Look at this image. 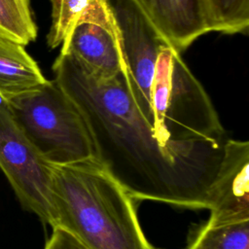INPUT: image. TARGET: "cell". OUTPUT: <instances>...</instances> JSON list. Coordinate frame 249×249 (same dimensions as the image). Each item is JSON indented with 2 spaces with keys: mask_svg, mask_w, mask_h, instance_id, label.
<instances>
[{
  "mask_svg": "<svg viewBox=\"0 0 249 249\" xmlns=\"http://www.w3.org/2000/svg\"><path fill=\"white\" fill-rule=\"evenodd\" d=\"M37 25L29 0H0V38L26 46L35 41Z\"/></svg>",
  "mask_w": 249,
  "mask_h": 249,
  "instance_id": "cell-10",
  "label": "cell"
},
{
  "mask_svg": "<svg viewBox=\"0 0 249 249\" xmlns=\"http://www.w3.org/2000/svg\"><path fill=\"white\" fill-rule=\"evenodd\" d=\"M52 5V23L47 36L51 49L61 45L67 30L83 8L86 0H50Z\"/></svg>",
  "mask_w": 249,
  "mask_h": 249,
  "instance_id": "cell-13",
  "label": "cell"
},
{
  "mask_svg": "<svg viewBox=\"0 0 249 249\" xmlns=\"http://www.w3.org/2000/svg\"><path fill=\"white\" fill-rule=\"evenodd\" d=\"M167 41L180 53L209 32L202 0H137Z\"/></svg>",
  "mask_w": 249,
  "mask_h": 249,
  "instance_id": "cell-8",
  "label": "cell"
},
{
  "mask_svg": "<svg viewBox=\"0 0 249 249\" xmlns=\"http://www.w3.org/2000/svg\"><path fill=\"white\" fill-rule=\"evenodd\" d=\"M44 249H88L77 238L61 228L54 227Z\"/></svg>",
  "mask_w": 249,
  "mask_h": 249,
  "instance_id": "cell-14",
  "label": "cell"
},
{
  "mask_svg": "<svg viewBox=\"0 0 249 249\" xmlns=\"http://www.w3.org/2000/svg\"><path fill=\"white\" fill-rule=\"evenodd\" d=\"M209 32L247 33L249 0H202Z\"/></svg>",
  "mask_w": 249,
  "mask_h": 249,
  "instance_id": "cell-11",
  "label": "cell"
},
{
  "mask_svg": "<svg viewBox=\"0 0 249 249\" xmlns=\"http://www.w3.org/2000/svg\"><path fill=\"white\" fill-rule=\"evenodd\" d=\"M53 167L26 137L7 106L1 104L0 170L21 206L50 226Z\"/></svg>",
  "mask_w": 249,
  "mask_h": 249,
  "instance_id": "cell-5",
  "label": "cell"
},
{
  "mask_svg": "<svg viewBox=\"0 0 249 249\" xmlns=\"http://www.w3.org/2000/svg\"><path fill=\"white\" fill-rule=\"evenodd\" d=\"M249 142L228 138L223 158L210 187L207 226L249 221Z\"/></svg>",
  "mask_w": 249,
  "mask_h": 249,
  "instance_id": "cell-7",
  "label": "cell"
},
{
  "mask_svg": "<svg viewBox=\"0 0 249 249\" xmlns=\"http://www.w3.org/2000/svg\"><path fill=\"white\" fill-rule=\"evenodd\" d=\"M26 137L53 165L95 159L89 125L54 80L4 102Z\"/></svg>",
  "mask_w": 249,
  "mask_h": 249,
  "instance_id": "cell-3",
  "label": "cell"
},
{
  "mask_svg": "<svg viewBox=\"0 0 249 249\" xmlns=\"http://www.w3.org/2000/svg\"><path fill=\"white\" fill-rule=\"evenodd\" d=\"M53 80L73 99L90 130L95 160L133 197L206 208L219 167L163 142L138 108L126 75L96 81L59 54Z\"/></svg>",
  "mask_w": 249,
  "mask_h": 249,
  "instance_id": "cell-1",
  "label": "cell"
},
{
  "mask_svg": "<svg viewBox=\"0 0 249 249\" xmlns=\"http://www.w3.org/2000/svg\"><path fill=\"white\" fill-rule=\"evenodd\" d=\"M188 249H249V221L222 226L204 225Z\"/></svg>",
  "mask_w": 249,
  "mask_h": 249,
  "instance_id": "cell-12",
  "label": "cell"
},
{
  "mask_svg": "<svg viewBox=\"0 0 249 249\" xmlns=\"http://www.w3.org/2000/svg\"><path fill=\"white\" fill-rule=\"evenodd\" d=\"M47 81L24 46L0 38V97L4 102Z\"/></svg>",
  "mask_w": 249,
  "mask_h": 249,
  "instance_id": "cell-9",
  "label": "cell"
},
{
  "mask_svg": "<svg viewBox=\"0 0 249 249\" xmlns=\"http://www.w3.org/2000/svg\"><path fill=\"white\" fill-rule=\"evenodd\" d=\"M3 103H4V101H3V100H2V98L0 97V105H1V104H3Z\"/></svg>",
  "mask_w": 249,
  "mask_h": 249,
  "instance_id": "cell-15",
  "label": "cell"
},
{
  "mask_svg": "<svg viewBox=\"0 0 249 249\" xmlns=\"http://www.w3.org/2000/svg\"><path fill=\"white\" fill-rule=\"evenodd\" d=\"M152 249H158V248H154V247H153V246H152Z\"/></svg>",
  "mask_w": 249,
  "mask_h": 249,
  "instance_id": "cell-16",
  "label": "cell"
},
{
  "mask_svg": "<svg viewBox=\"0 0 249 249\" xmlns=\"http://www.w3.org/2000/svg\"><path fill=\"white\" fill-rule=\"evenodd\" d=\"M118 23L128 70L129 88L153 125L151 89L159 53L171 46L137 0H107Z\"/></svg>",
  "mask_w": 249,
  "mask_h": 249,
  "instance_id": "cell-6",
  "label": "cell"
},
{
  "mask_svg": "<svg viewBox=\"0 0 249 249\" xmlns=\"http://www.w3.org/2000/svg\"><path fill=\"white\" fill-rule=\"evenodd\" d=\"M71 58L96 81L128 76L121 32L107 0H86L61 43Z\"/></svg>",
  "mask_w": 249,
  "mask_h": 249,
  "instance_id": "cell-4",
  "label": "cell"
},
{
  "mask_svg": "<svg viewBox=\"0 0 249 249\" xmlns=\"http://www.w3.org/2000/svg\"><path fill=\"white\" fill-rule=\"evenodd\" d=\"M133 199L95 159L53 165L51 227L88 249H152Z\"/></svg>",
  "mask_w": 249,
  "mask_h": 249,
  "instance_id": "cell-2",
  "label": "cell"
}]
</instances>
